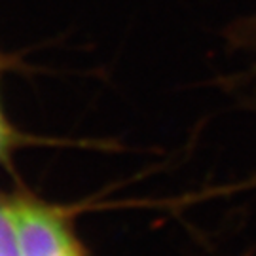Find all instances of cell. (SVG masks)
<instances>
[{
	"label": "cell",
	"mask_w": 256,
	"mask_h": 256,
	"mask_svg": "<svg viewBox=\"0 0 256 256\" xmlns=\"http://www.w3.org/2000/svg\"><path fill=\"white\" fill-rule=\"evenodd\" d=\"M18 256H84L70 226L54 209L30 202L10 203Z\"/></svg>",
	"instance_id": "1"
},
{
	"label": "cell",
	"mask_w": 256,
	"mask_h": 256,
	"mask_svg": "<svg viewBox=\"0 0 256 256\" xmlns=\"http://www.w3.org/2000/svg\"><path fill=\"white\" fill-rule=\"evenodd\" d=\"M0 256H18L16 230L10 203L0 205Z\"/></svg>",
	"instance_id": "2"
},
{
	"label": "cell",
	"mask_w": 256,
	"mask_h": 256,
	"mask_svg": "<svg viewBox=\"0 0 256 256\" xmlns=\"http://www.w3.org/2000/svg\"><path fill=\"white\" fill-rule=\"evenodd\" d=\"M0 129H6V122H4V114H2V108H0Z\"/></svg>",
	"instance_id": "3"
}]
</instances>
